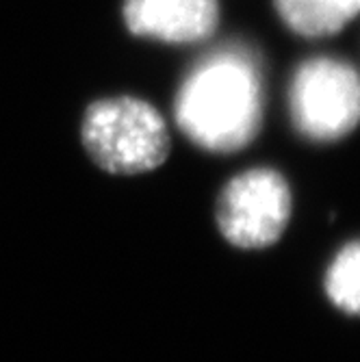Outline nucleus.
<instances>
[{"label":"nucleus","instance_id":"nucleus-5","mask_svg":"<svg viewBox=\"0 0 360 362\" xmlns=\"http://www.w3.org/2000/svg\"><path fill=\"white\" fill-rule=\"evenodd\" d=\"M124 18L135 35L191 44L217 28V0H126Z\"/></svg>","mask_w":360,"mask_h":362},{"label":"nucleus","instance_id":"nucleus-2","mask_svg":"<svg viewBox=\"0 0 360 362\" xmlns=\"http://www.w3.org/2000/svg\"><path fill=\"white\" fill-rule=\"evenodd\" d=\"M81 139L95 165L115 176L152 172L170 154V133L158 111L130 95L89 105Z\"/></svg>","mask_w":360,"mask_h":362},{"label":"nucleus","instance_id":"nucleus-6","mask_svg":"<svg viewBox=\"0 0 360 362\" xmlns=\"http://www.w3.org/2000/svg\"><path fill=\"white\" fill-rule=\"evenodd\" d=\"M276 9L293 33L323 37L360 13V0H276Z\"/></svg>","mask_w":360,"mask_h":362},{"label":"nucleus","instance_id":"nucleus-3","mask_svg":"<svg viewBox=\"0 0 360 362\" xmlns=\"http://www.w3.org/2000/svg\"><path fill=\"white\" fill-rule=\"evenodd\" d=\"M289 105L306 139H343L360 124V74L339 59H310L293 76Z\"/></svg>","mask_w":360,"mask_h":362},{"label":"nucleus","instance_id":"nucleus-1","mask_svg":"<svg viewBox=\"0 0 360 362\" xmlns=\"http://www.w3.org/2000/svg\"><path fill=\"white\" fill-rule=\"evenodd\" d=\"M182 133L209 152L245 148L263 122V83L254 57L223 48L198 63L176 95Z\"/></svg>","mask_w":360,"mask_h":362},{"label":"nucleus","instance_id":"nucleus-4","mask_svg":"<svg viewBox=\"0 0 360 362\" xmlns=\"http://www.w3.org/2000/svg\"><path fill=\"white\" fill-rule=\"evenodd\" d=\"M291 217V189L282 174L258 168L228 182L215 204L223 239L241 250L274 245Z\"/></svg>","mask_w":360,"mask_h":362},{"label":"nucleus","instance_id":"nucleus-7","mask_svg":"<svg viewBox=\"0 0 360 362\" xmlns=\"http://www.w3.org/2000/svg\"><path fill=\"white\" fill-rule=\"evenodd\" d=\"M328 300L347 315H360V241L347 243L323 278Z\"/></svg>","mask_w":360,"mask_h":362}]
</instances>
